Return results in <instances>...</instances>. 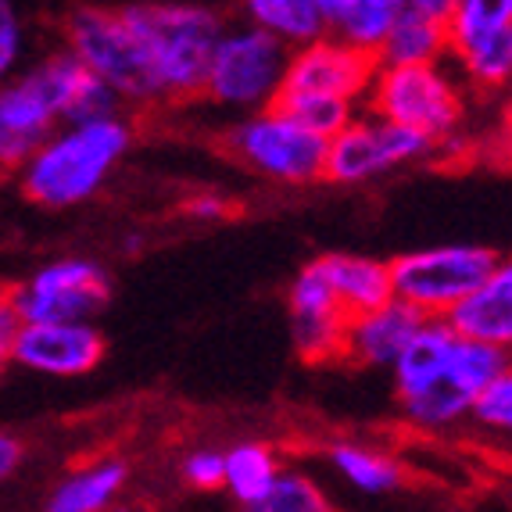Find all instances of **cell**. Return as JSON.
<instances>
[{"label": "cell", "instance_id": "obj_1", "mask_svg": "<svg viewBox=\"0 0 512 512\" xmlns=\"http://www.w3.org/2000/svg\"><path fill=\"white\" fill-rule=\"evenodd\" d=\"M509 362V348L462 337L448 319H427L391 369L394 405L419 434L455 430L470 423L477 398Z\"/></svg>", "mask_w": 512, "mask_h": 512}, {"label": "cell", "instance_id": "obj_2", "mask_svg": "<svg viewBox=\"0 0 512 512\" xmlns=\"http://www.w3.org/2000/svg\"><path fill=\"white\" fill-rule=\"evenodd\" d=\"M129 144H133V122L126 115L54 129L40 151L15 172L18 194L47 212L86 205L119 169Z\"/></svg>", "mask_w": 512, "mask_h": 512}, {"label": "cell", "instance_id": "obj_3", "mask_svg": "<svg viewBox=\"0 0 512 512\" xmlns=\"http://www.w3.org/2000/svg\"><path fill=\"white\" fill-rule=\"evenodd\" d=\"M122 11L151 54L165 101L176 104L205 97L212 54L226 33L219 11L180 0H144V4H126Z\"/></svg>", "mask_w": 512, "mask_h": 512}, {"label": "cell", "instance_id": "obj_4", "mask_svg": "<svg viewBox=\"0 0 512 512\" xmlns=\"http://www.w3.org/2000/svg\"><path fill=\"white\" fill-rule=\"evenodd\" d=\"M61 40L86 69L126 101V108L169 104L154 76L151 54L122 8H94V4L72 8L61 22Z\"/></svg>", "mask_w": 512, "mask_h": 512}, {"label": "cell", "instance_id": "obj_5", "mask_svg": "<svg viewBox=\"0 0 512 512\" xmlns=\"http://www.w3.org/2000/svg\"><path fill=\"white\" fill-rule=\"evenodd\" d=\"M222 151L244 172L283 187H308L326 180L330 140L301 126L294 115L280 108H265L240 115L219 137Z\"/></svg>", "mask_w": 512, "mask_h": 512}, {"label": "cell", "instance_id": "obj_6", "mask_svg": "<svg viewBox=\"0 0 512 512\" xmlns=\"http://www.w3.org/2000/svg\"><path fill=\"white\" fill-rule=\"evenodd\" d=\"M291 54L294 51L287 43L251 22L226 26L212 54L205 101L237 111V115L276 108L283 83H287V69H291Z\"/></svg>", "mask_w": 512, "mask_h": 512}, {"label": "cell", "instance_id": "obj_7", "mask_svg": "<svg viewBox=\"0 0 512 512\" xmlns=\"http://www.w3.org/2000/svg\"><path fill=\"white\" fill-rule=\"evenodd\" d=\"M498 251L487 244H430L391 258L394 298L427 319H448L495 273Z\"/></svg>", "mask_w": 512, "mask_h": 512}, {"label": "cell", "instance_id": "obj_8", "mask_svg": "<svg viewBox=\"0 0 512 512\" xmlns=\"http://www.w3.org/2000/svg\"><path fill=\"white\" fill-rule=\"evenodd\" d=\"M366 111L416 129L434 144H444L459 133L462 119H466L462 76L448 69V61L444 65H409V69L380 65L373 90L366 97Z\"/></svg>", "mask_w": 512, "mask_h": 512}, {"label": "cell", "instance_id": "obj_9", "mask_svg": "<svg viewBox=\"0 0 512 512\" xmlns=\"http://www.w3.org/2000/svg\"><path fill=\"white\" fill-rule=\"evenodd\" d=\"M4 301L22 323H94L97 312L111 301V280L108 269L94 258L65 255L8 283Z\"/></svg>", "mask_w": 512, "mask_h": 512}, {"label": "cell", "instance_id": "obj_10", "mask_svg": "<svg viewBox=\"0 0 512 512\" xmlns=\"http://www.w3.org/2000/svg\"><path fill=\"white\" fill-rule=\"evenodd\" d=\"M434 140L416 133L409 126L362 111L359 119L348 129H341L330 140V154H326V180L341 183V187H362L380 176L416 165L434 154Z\"/></svg>", "mask_w": 512, "mask_h": 512}, {"label": "cell", "instance_id": "obj_11", "mask_svg": "<svg viewBox=\"0 0 512 512\" xmlns=\"http://www.w3.org/2000/svg\"><path fill=\"white\" fill-rule=\"evenodd\" d=\"M287 319H291V341L305 362H344L351 312L333 291L323 258H312L298 269L287 287Z\"/></svg>", "mask_w": 512, "mask_h": 512}, {"label": "cell", "instance_id": "obj_12", "mask_svg": "<svg viewBox=\"0 0 512 512\" xmlns=\"http://www.w3.org/2000/svg\"><path fill=\"white\" fill-rule=\"evenodd\" d=\"M376 72H380L376 54L359 51V47L326 33L323 40L305 43L291 54L283 94L333 97V101H351L366 108Z\"/></svg>", "mask_w": 512, "mask_h": 512}, {"label": "cell", "instance_id": "obj_13", "mask_svg": "<svg viewBox=\"0 0 512 512\" xmlns=\"http://www.w3.org/2000/svg\"><path fill=\"white\" fill-rule=\"evenodd\" d=\"M104 333L94 323H22L4 362L36 376L76 380L104 362Z\"/></svg>", "mask_w": 512, "mask_h": 512}, {"label": "cell", "instance_id": "obj_14", "mask_svg": "<svg viewBox=\"0 0 512 512\" xmlns=\"http://www.w3.org/2000/svg\"><path fill=\"white\" fill-rule=\"evenodd\" d=\"M423 323H427V316L398 298L387 301L384 308L362 312L348 326L344 362L362 369H394Z\"/></svg>", "mask_w": 512, "mask_h": 512}, {"label": "cell", "instance_id": "obj_15", "mask_svg": "<svg viewBox=\"0 0 512 512\" xmlns=\"http://www.w3.org/2000/svg\"><path fill=\"white\" fill-rule=\"evenodd\" d=\"M54 129H61L58 115L22 79L11 76L8 86L0 90V162L4 169H22Z\"/></svg>", "mask_w": 512, "mask_h": 512}, {"label": "cell", "instance_id": "obj_16", "mask_svg": "<svg viewBox=\"0 0 512 512\" xmlns=\"http://www.w3.org/2000/svg\"><path fill=\"white\" fill-rule=\"evenodd\" d=\"M448 323L473 341L498 344L509 348L512 344V251L498 258L495 273L480 283L470 298L455 308Z\"/></svg>", "mask_w": 512, "mask_h": 512}, {"label": "cell", "instance_id": "obj_17", "mask_svg": "<svg viewBox=\"0 0 512 512\" xmlns=\"http://www.w3.org/2000/svg\"><path fill=\"white\" fill-rule=\"evenodd\" d=\"M333 477L366 498H391L409 484V470L394 452L369 441H333L326 448Z\"/></svg>", "mask_w": 512, "mask_h": 512}, {"label": "cell", "instance_id": "obj_18", "mask_svg": "<svg viewBox=\"0 0 512 512\" xmlns=\"http://www.w3.org/2000/svg\"><path fill=\"white\" fill-rule=\"evenodd\" d=\"M129 480V466L115 455L69 470L43 502V512H111Z\"/></svg>", "mask_w": 512, "mask_h": 512}, {"label": "cell", "instance_id": "obj_19", "mask_svg": "<svg viewBox=\"0 0 512 512\" xmlns=\"http://www.w3.org/2000/svg\"><path fill=\"white\" fill-rule=\"evenodd\" d=\"M323 269L330 276L333 291L341 298V305L351 312V319L373 308H384L387 301H394V276L391 262L384 258L355 255V251H326Z\"/></svg>", "mask_w": 512, "mask_h": 512}, {"label": "cell", "instance_id": "obj_20", "mask_svg": "<svg viewBox=\"0 0 512 512\" xmlns=\"http://www.w3.org/2000/svg\"><path fill=\"white\" fill-rule=\"evenodd\" d=\"M376 61H380V65H391V69L444 65V61H452V33H448V22H437V18L402 8L398 22H394L387 40L380 43V51H376Z\"/></svg>", "mask_w": 512, "mask_h": 512}, {"label": "cell", "instance_id": "obj_21", "mask_svg": "<svg viewBox=\"0 0 512 512\" xmlns=\"http://www.w3.org/2000/svg\"><path fill=\"white\" fill-rule=\"evenodd\" d=\"M240 8H244V22L273 33L291 51L330 33L319 0H240Z\"/></svg>", "mask_w": 512, "mask_h": 512}, {"label": "cell", "instance_id": "obj_22", "mask_svg": "<svg viewBox=\"0 0 512 512\" xmlns=\"http://www.w3.org/2000/svg\"><path fill=\"white\" fill-rule=\"evenodd\" d=\"M283 459L276 455L273 444L265 441H237L226 448V495L240 505V509H248V505L262 502L273 484L283 477Z\"/></svg>", "mask_w": 512, "mask_h": 512}, {"label": "cell", "instance_id": "obj_23", "mask_svg": "<svg viewBox=\"0 0 512 512\" xmlns=\"http://www.w3.org/2000/svg\"><path fill=\"white\" fill-rule=\"evenodd\" d=\"M455 72L480 90H502L512 83V22L495 33L452 47Z\"/></svg>", "mask_w": 512, "mask_h": 512}, {"label": "cell", "instance_id": "obj_24", "mask_svg": "<svg viewBox=\"0 0 512 512\" xmlns=\"http://www.w3.org/2000/svg\"><path fill=\"white\" fill-rule=\"evenodd\" d=\"M240 512H337L330 502V495L323 491L312 473L305 470H283V477L273 484V491L262 498V502L248 505Z\"/></svg>", "mask_w": 512, "mask_h": 512}, {"label": "cell", "instance_id": "obj_25", "mask_svg": "<svg viewBox=\"0 0 512 512\" xmlns=\"http://www.w3.org/2000/svg\"><path fill=\"white\" fill-rule=\"evenodd\" d=\"M470 427L477 430L484 441L495 444V448L512 452V362H509V369H502V376H495L491 387L477 398Z\"/></svg>", "mask_w": 512, "mask_h": 512}, {"label": "cell", "instance_id": "obj_26", "mask_svg": "<svg viewBox=\"0 0 512 512\" xmlns=\"http://www.w3.org/2000/svg\"><path fill=\"white\" fill-rule=\"evenodd\" d=\"M512 22V4L509 0H455L452 18H448V33H452V47L477 40L484 33L509 26Z\"/></svg>", "mask_w": 512, "mask_h": 512}, {"label": "cell", "instance_id": "obj_27", "mask_svg": "<svg viewBox=\"0 0 512 512\" xmlns=\"http://www.w3.org/2000/svg\"><path fill=\"white\" fill-rule=\"evenodd\" d=\"M180 477L194 491H222L226 487V448H212V444L190 448L180 462Z\"/></svg>", "mask_w": 512, "mask_h": 512}, {"label": "cell", "instance_id": "obj_28", "mask_svg": "<svg viewBox=\"0 0 512 512\" xmlns=\"http://www.w3.org/2000/svg\"><path fill=\"white\" fill-rule=\"evenodd\" d=\"M26 54V26L11 0H0V72L11 76Z\"/></svg>", "mask_w": 512, "mask_h": 512}, {"label": "cell", "instance_id": "obj_29", "mask_svg": "<svg viewBox=\"0 0 512 512\" xmlns=\"http://www.w3.org/2000/svg\"><path fill=\"white\" fill-rule=\"evenodd\" d=\"M183 212H187L190 219H197V222H219L222 215L230 212V201H226V194H215V190H205V194L187 197V205H183Z\"/></svg>", "mask_w": 512, "mask_h": 512}, {"label": "cell", "instance_id": "obj_30", "mask_svg": "<svg viewBox=\"0 0 512 512\" xmlns=\"http://www.w3.org/2000/svg\"><path fill=\"white\" fill-rule=\"evenodd\" d=\"M22 459H26V444L18 441L15 434L0 437V477L4 480L15 477V470L22 466Z\"/></svg>", "mask_w": 512, "mask_h": 512}, {"label": "cell", "instance_id": "obj_31", "mask_svg": "<svg viewBox=\"0 0 512 512\" xmlns=\"http://www.w3.org/2000/svg\"><path fill=\"white\" fill-rule=\"evenodd\" d=\"M405 8L419 11V15H427V18H437V22H448L455 0H405Z\"/></svg>", "mask_w": 512, "mask_h": 512}, {"label": "cell", "instance_id": "obj_32", "mask_svg": "<svg viewBox=\"0 0 512 512\" xmlns=\"http://www.w3.org/2000/svg\"><path fill=\"white\" fill-rule=\"evenodd\" d=\"M319 4H323V15H326V11H330L333 4H337V0H319Z\"/></svg>", "mask_w": 512, "mask_h": 512}, {"label": "cell", "instance_id": "obj_33", "mask_svg": "<svg viewBox=\"0 0 512 512\" xmlns=\"http://www.w3.org/2000/svg\"><path fill=\"white\" fill-rule=\"evenodd\" d=\"M111 512H129V509H111Z\"/></svg>", "mask_w": 512, "mask_h": 512}, {"label": "cell", "instance_id": "obj_34", "mask_svg": "<svg viewBox=\"0 0 512 512\" xmlns=\"http://www.w3.org/2000/svg\"><path fill=\"white\" fill-rule=\"evenodd\" d=\"M509 351H512V344H509Z\"/></svg>", "mask_w": 512, "mask_h": 512}, {"label": "cell", "instance_id": "obj_35", "mask_svg": "<svg viewBox=\"0 0 512 512\" xmlns=\"http://www.w3.org/2000/svg\"><path fill=\"white\" fill-rule=\"evenodd\" d=\"M509 4H512V0H509Z\"/></svg>", "mask_w": 512, "mask_h": 512}]
</instances>
